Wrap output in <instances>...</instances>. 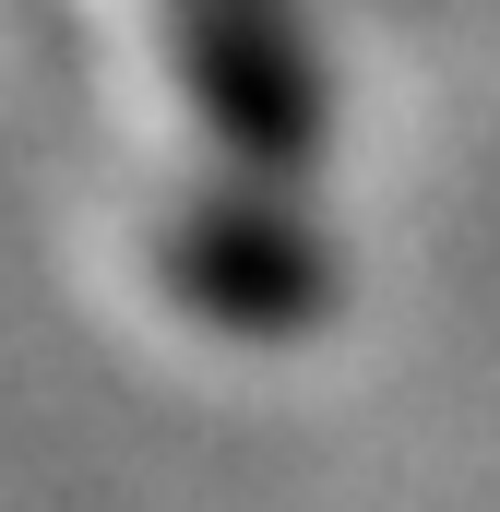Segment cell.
Listing matches in <instances>:
<instances>
[{
	"mask_svg": "<svg viewBox=\"0 0 500 512\" xmlns=\"http://www.w3.org/2000/svg\"><path fill=\"white\" fill-rule=\"evenodd\" d=\"M131 286L191 346H310L334 322V251L286 215V179H203L131 215Z\"/></svg>",
	"mask_w": 500,
	"mask_h": 512,
	"instance_id": "7a4b0ae2",
	"label": "cell"
},
{
	"mask_svg": "<svg viewBox=\"0 0 500 512\" xmlns=\"http://www.w3.org/2000/svg\"><path fill=\"white\" fill-rule=\"evenodd\" d=\"M108 84L179 155H215L227 179H298L322 143V84L298 60L286 0H60Z\"/></svg>",
	"mask_w": 500,
	"mask_h": 512,
	"instance_id": "6da1fadb",
	"label": "cell"
}]
</instances>
